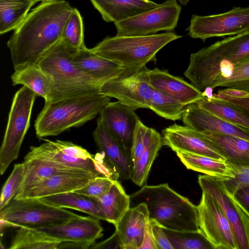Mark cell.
I'll return each instance as SVG.
<instances>
[{
	"label": "cell",
	"instance_id": "obj_9",
	"mask_svg": "<svg viewBox=\"0 0 249 249\" xmlns=\"http://www.w3.org/2000/svg\"><path fill=\"white\" fill-rule=\"evenodd\" d=\"M36 95L23 86L15 93L8 115L0 149V173L3 175L18 158L24 138L30 126L33 107Z\"/></svg>",
	"mask_w": 249,
	"mask_h": 249
},
{
	"label": "cell",
	"instance_id": "obj_35",
	"mask_svg": "<svg viewBox=\"0 0 249 249\" xmlns=\"http://www.w3.org/2000/svg\"><path fill=\"white\" fill-rule=\"evenodd\" d=\"M173 249H215L200 229L197 231H176L163 228Z\"/></svg>",
	"mask_w": 249,
	"mask_h": 249
},
{
	"label": "cell",
	"instance_id": "obj_12",
	"mask_svg": "<svg viewBox=\"0 0 249 249\" xmlns=\"http://www.w3.org/2000/svg\"><path fill=\"white\" fill-rule=\"evenodd\" d=\"M186 30L191 37L203 42L210 37L240 34L249 30V6L233 7L216 15H193Z\"/></svg>",
	"mask_w": 249,
	"mask_h": 249
},
{
	"label": "cell",
	"instance_id": "obj_42",
	"mask_svg": "<svg viewBox=\"0 0 249 249\" xmlns=\"http://www.w3.org/2000/svg\"><path fill=\"white\" fill-rule=\"evenodd\" d=\"M235 172L233 178H221L227 191L231 195L239 189L249 186V167L233 166Z\"/></svg>",
	"mask_w": 249,
	"mask_h": 249
},
{
	"label": "cell",
	"instance_id": "obj_1",
	"mask_svg": "<svg viewBox=\"0 0 249 249\" xmlns=\"http://www.w3.org/2000/svg\"><path fill=\"white\" fill-rule=\"evenodd\" d=\"M73 9L64 0L46 1L28 14L7 43L15 70L37 64L61 39Z\"/></svg>",
	"mask_w": 249,
	"mask_h": 249
},
{
	"label": "cell",
	"instance_id": "obj_49",
	"mask_svg": "<svg viewBox=\"0 0 249 249\" xmlns=\"http://www.w3.org/2000/svg\"><path fill=\"white\" fill-rule=\"evenodd\" d=\"M218 93L227 96L232 98H244L249 97V92L243 90L227 88L219 90Z\"/></svg>",
	"mask_w": 249,
	"mask_h": 249
},
{
	"label": "cell",
	"instance_id": "obj_24",
	"mask_svg": "<svg viewBox=\"0 0 249 249\" xmlns=\"http://www.w3.org/2000/svg\"><path fill=\"white\" fill-rule=\"evenodd\" d=\"M106 22H119L153 9L160 4L150 0H90Z\"/></svg>",
	"mask_w": 249,
	"mask_h": 249
},
{
	"label": "cell",
	"instance_id": "obj_41",
	"mask_svg": "<svg viewBox=\"0 0 249 249\" xmlns=\"http://www.w3.org/2000/svg\"><path fill=\"white\" fill-rule=\"evenodd\" d=\"M150 129V127L143 124L140 119L138 121L131 149L133 163L140 158L145 149Z\"/></svg>",
	"mask_w": 249,
	"mask_h": 249
},
{
	"label": "cell",
	"instance_id": "obj_39",
	"mask_svg": "<svg viewBox=\"0 0 249 249\" xmlns=\"http://www.w3.org/2000/svg\"><path fill=\"white\" fill-rule=\"evenodd\" d=\"M25 169V165L23 162L14 165L10 175L1 190L0 210L4 208L18 192L24 178Z\"/></svg>",
	"mask_w": 249,
	"mask_h": 249
},
{
	"label": "cell",
	"instance_id": "obj_16",
	"mask_svg": "<svg viewBox=\"0 0 249 249\" xmlns=\"http://www.w3.org/2000/svg\"><path fill=\"white\" fill-rule=\"evenodd\" d=\"M145 78L155 90L178 101L184 106L197 103L204 98L203 92L183 78L171 74L167 70L146 69Z\"/></svg>",
	"mask_w": 249,
	"mask_h": 249
},
{
	"label": "cell",
	"instance_id": "obj_37",
	"mask_svg": "<svg viewBox=\"0 0 249 249\" xmlns=\"http://www.w3.org/2000/svg\"><path fill=\"white\" fill-rule=\"evenodd\" d=\"M62 39L78 51L87 48L84 43L82 18L76 8L73 9L65 24Z\"/></svg>",
	"mask_w": 249,
	"mask_h": 249
},
{
	"label": "cell",
	"instance_id": "obj_21",
	"mask_svg": "<svg viewBox=\"0 0 249 249\" xmlns=\"http://www.w3.org/2000/svg\"><path fill=\"white\" fill-rule=\"evenodd\" d=\"M23 162L26 168L24 178L18 192L14 197L19 196L40 182L56 175L92 173L58 164L36 155L30 151L25 156Z\"/></svg>",
	"mask_w": 249,
	"mask_h": 249
},
{
	"label": "cell",
	"instance_id": "obj_29",
	"mask_svg": "<svg viewBox=\"0 0 249 249\" xmlns=\"http://www.w3.org/2000/svg\"><path fill=\"white\" fill-rule=\"evenodd\" d=\"M14 86L22 85L33 91L37 96L47 101L52 84L49 74L38 64L30 65L15 70L11 77Z\"/></svg>",
	"mask_w": 249,
	"mask_h": 249
},
{
	"label": "cell",
	"instance_id": "obj_3",
	"mask_svg": "<svg viewBox=\"0 0 249 249\" xmlns=\"http://www.w3.org/2000/svg\"><path fill=\"white\" fill-rule=\"evenodd\" d=\"M111 97L99 93L45 102L35 123L37 137L57 136L99 115Z\"/></svg>",
	"mask_w": 249,
	"mask_h": 249
},
{
	"label": "cell",
	"instance_id": "obj_43",
	"mask_svg": "<svg viewBox=\"0 0 249 249\" xmlns=\"http://www.w3.org/2000/svg\"><path fill=\"white\" fill-rule=\"evenodd\" d=\"M149 221L157 249H173L163 227L154 220L149 219Z\"/></svg>",
	"mask_w": 249,
	"mask_h": 249
},
{
	"label": "cell",
	"instance_id": "obj_44",
	"mask_svg": "<svg viewBox=\"0 0 249 249\" xmlns=\"http://www.w3.org/2000/svg\"><path fill=\"white\" fill-rule=\"evenodd\" d=\"M233 198L249 217V186L237 190L233 195Z\"/></svg>",
	"mask_w": 249,
	"mask_h": 249
},
{
	"label": "cell",
	"instance_id": "obj_10",
	"mask_svg": "<svg viewBox=\"0 0 249 249\" xmlns=\"http://www.w3.org/2000/svg\"><path fill=\"white\" fill-rule=\"evenodd\" d=\"M146 65L124 67L115 77L103 83L99 92L115 98L134 110L149 108L153 89L145 78Z\"/></svg>",
	"mask_w": 249,
	"mask_h": 249
},
{
	"label": "cell",
	"instance_id": "obj_5",
	"mask_svg": "<svg viewBox=\"0 0 249 249\" xmlns=\"http://www.w3.org/2000/svg\"><path fill=\"white\" fill-rule=\"evenodd\" d=\"M173 32L144 36H107L90 49L94 53L123 67L156 61L157 53L169 43L181 38Z\"/></svg>",
	"mask_w": 249,
	"mask_h": 249
},
{
	"label": "cell",
	"instance_id": "obj_4",
	"mask_svg": "<svg viewBox=\"0 0 249 249\" xmlns=\"http://www.w3.org/2000/svg\"><path fill=\"white\" fill-rule=\"evenodd\" d=\"M78 51L61 38L37 63L52 80L45 102L99 93L101 85L74 64L73 58Z\"/></svg>",
	"mask_w": 249,
	"mask_h": 249
},
{
	"label": "cell",
	"instance_id": "obj_22",
	"mask_svg": "<svg viewBox=\"0 0 249 249\" xmlns=\"http://www.w3.org/2000/svg\"><path fill=\"white\" fill-rule=\"evenodd\" d=\"M149 220L148 210L144 203L130 207L114 225L119 237L120 249H139Z\"/></svg>",
	"mask_w": 249,
	"mask_h": 249
},
{
	"label": "cell",
	"instance_id": "obj_32",
	"mask_svg": "<svg viewBox=\"0 0 249 249\" xmlns=\"http://www.w3.org/2000/svg\"><path fill=\"white\" fill-rule=\"evenodd\" d=\"M205 110L233 124L249 129V113L237 106L213 96L196 103Z\"/></svg>",
	"mask_w": 249,
	"mask_h": 249
},
{
	"label": "cell",
	"instance_id": "obj_51",
	"mask_svg": "<svg viewBox=\"0 0 249 249\" xmlns=\"http://www.w3.org/2000/svg\"><path fill=\"white\" fill-rule=\"evenodd\" d=\"M38 1H53V0H37Z\"/></svg>",
	"mask_w": 249,
	"mask_h": 249
},
{
	"label": "cell",
	"instance_id": "obj_27",
	"mask_svg": "<svg viewBox=\"0 0 249 249\" xmlns=\"http://www.w3.org/2000/svg\"><path fill=\"white\" fill-rule=\"evenodd\" d=\"M93 199L104 213L106 221L115 225L130 208V198L116 180L103 196Z\"/></svg>",
	"mask_w": 249,
	"mask_h": 249
},
{
	"label": "cell",
	"instance_id": "obj_45",
	"mask_svg": "<svg viewBox=\"0 0 249 249\" xmlns=\"http://www.w3.org/2000/svg\"><path fill=\"white\" fill-rule=\"evenodd\" d=\"M95 249L120 248V240L118 233L115 231L114 233L104 241L94 243L90 248Z\"/></svg>",
	"mask_w": 249,
	"mask_h": 249
},
{
	"label": "cell",
	"instance_id": "obj_17",
	"mask_svg": "<svg viewBox=\"0 0 249 249\" xmlns=\"http://www.w3.org/2000/svg\"><path fill=\"white\" fill-rule=\"evenodd\" d=\"M61 241L91 242L103 236L99 220L92 216L78 215L68 221L48 226L33 228Z\"/></svg>",
	"mask_w": 249,
	"mask_h": 249
},
{
	"label": "cell",
	"instance_id": "obj_15",
	"mask_svg": "<svg viewBox=\"0 0 249 249\" xmlns=\"http://www.w3.org/2000/svg\"><path fill=\"white\" fill-rule=\"evenodd\" d=\"M163 145L175 152L206 156L226 161L219 149L202 132L185 125L174 124L162 131Z\"/></svg>",
	"mask_w": 249,
	"mask_h": 249
},
{
	"label": "cell",
	"instance_id": "obj_33",
	"mask_svg": "<svg viewBox=\"0 0 249 249\" xmlns=\"http://www.w3.org/2000/svg\"><path fill=\"white\" fill-rule=\"evenodd\" d=\"M37 0H0V33L15 30Z\"/></svg>",
	"mask_w": 249,
	"mask_h": 249
},
{
	"label": "cell",
	"instance_id": "obj_20",
	"mask_svg": "<svg viewBox=\"0 0 249 249\" xmlns=\"http://www.w3.org/2000/svg\"><path fill=\"white\" fill-rule=\"evenodd\" d=\"M92 135L101 152L117 171L119 178L130 179L133 166L131 151L125 148L113 136L100 116L97 118L96 127Z\"/></svg>",
	"mask_w": 249,
	"mask_h": 249
},
{
	"label": "cell",
	"instance_id": "obj_38",
	"mask_svg": "<svg viewBox=\"0 0 249 249\" xmlns=\"http://www.w3.org/2000/svg\"><path fill=\"white\" fill-rule=\"evenodd\" d=\"M217 87L249 92V57L234 65L231 75L228 78L221 79L216 82L214 88Z\"/></svg>",
	"mask_w": 249,
	"mask_h": 249
},
{
	"label": "cell",
	"instance_id": "obj_34",
	"mask_svg": "<svg viewBox=\"0 0 249 249\" xmlns=\"http://www.w3.org/2000/svg\"><path fill=\"white\" fill-rule=\"evenodd\" d=\"M19 228L9 249H57L60 241L33 228Z\"/></svg>",
	"mask_w": 249,
	"mask_h": 249
},
{
	"label": "cell",
	"instance_id": "obj_6",
	"mask_svg": "<svg viewBox=\"0 0 249 249\" xmlns=\"http://www.w3.org/2000/svg\"><path fill=\"white\" fill-rule=\"evenodd\" d=\"M249 57V30L204 47L191 53L188 69L198 81L212 85L220 75V64L227 61L233 65Z\"/></svg>",
	"mask_w": 249,
	"mask_h": 249
},
{
	"label": "cell",
	"instance_id": "obj_14",
	"mask_svg": "<svg viewBox=\"0 0 249 249\" xmlns=\"http://www.w3.org/2000/svg\"><path fill=\"white\" fill-rule=\"evenodd\" d=\"M199 229L215 249H237L233 233L217 202L208 193L202 191L197 206Z\"/></svg>",
	"mask_w": 249,
	"mask_h": 249
},
{
	"label": "cell",
	"instance_id": "obj_7",
	"mask_svg": "<svg viewBox=\"0 0 249 249\" xmlns=\"http://www.w3.org/2000/svg\"><path fill=\"white\" fill-rule=\"evenodd\" d=\"M37 146H31L33 153L48 160L71 168L84 170L101 177L118 180L119 175L105 154L93 155L86 149L71 142L44 139Z\"/></svg>",
	"mask_w": 249,
	"mask_h": 249
},
{
	"label": "cell",
	"instance_id": "obj_30",
	"mask_svg": "<svg viewBox=\"0 0 249 249\" xmlns=\"http://www.w3.org/2000/svg\"><path fill=\"white\" fill-rule=\"evenodd\" d=\"M39 199L53 206L74 209L89 214L99 220L106 221L104 213L93 199L73 191L49 196Z\"/></svg>",
	"mask_w": 249,
	"mask_h": 249
},
{
	"label": "cell",
	"instance_id": "obj_25",
	"mask_svg": "<svg viewBox=\"0 0 249 249\" xmlns=\"http://www.w3.org/2000/svg\"><path fill=\"white\" fill-rule=\"evenodd\" d=\"M75 65L82 71L98 82L101 86L115 77L123 67L102 57L86 48L79 50L73 58Z\"/></svg>",
	"mask_w": 249,
	"mask_h": 249
},
{
	"label": "cell",
	"instance_id": "obj_11",
	"mask_svg": "<svg viewBox=\"0 0 249 249\" xmlns=\"http://www.w3.org/2000/svg\"><path fill=\"white\" fill-rule=\"evenodd\" d=\"M181 11L177 0H167L157 7L114 23L117 36H144L158 32H172L176 28Z\"/></svg>",
	"mask_w": 249,
	"mask_h": 249
},
{
	"label": "cell",
	"instance_id": "obj_23",
	"mask_svg": "<svg viewBox=\"0 0 249 249\" xmlns=\"http://www.w3.org/2000/svg\"><path fill=\"white\" fill-rule=\"evenodd\" d=\"M97 177L92 173H70L53 176L14 199L40 198L47 196L73 192Z\"/></svg>",
	"mask_w": 249,
	"mask_h": 249
},
{
	"label": "cell",
	"instance_id": "obj_47",
	"mask_svg": "<svg viewBox=\"0 0 249 249\" xmlns=\"http://www.w3.org/2000/svg\"><path fill=\"white\" fill-rule=\"evenodd\" d=\"M213 96L226 101L231 104L238 106L249 113V97L244 98H232L219 93L213 94Z\"/></svg>",
	"mask_w": 249,
	"mask_h": 249
},
{
	"label": "cell",
	"instance_id": "obj_19",
	"mask_svg": "<svg viewBox=\"0 0 249 249\" xmlns=\"http://www.w3.org/2000/svg\"><path fill=\"white\" fill-rule=\"evenodd\" d=\"M184 125L200 132H212L238 137L249 141V129L233 124L192 103L183 113Z\"/></svg>",
	"mask_w": 249,
	"mask_h": 249
},
{
	"label": "cell",
	"instance_id": "obj_18",
	"mask_svg": "<svg viewBox=\"0 0 249 249\" xmlns=\"http://www.w3.org/2000/svg\"><path fill=\"white\" fill-rule=\"evenodd\" d=\"M135 111L118 101L110 102L99 114L113 136L130 151L135 130L140 120Z\"/></svg>",
	"mask_w": 249,
	"mask_h": 249
},
{
	"label": "cell",
	"instance_id": "obj_8",
	"mask_svg": "<svg viewBox=\"0 0 249 249\" xmlns=\"http://www.w3.org/2000/svg\"><path fill=\"white\" fill-rule=\"evenodd\" d=\"M79 215L38 198L13 199L0 210L4 227L37 228L66 222Z\"/></svg>",
	"mask_w": 249,
	"mask_h": 249
},
{
	"label": "cell",
	"instance_id": "obj_31",
	"mask_svg": "<svg viewBox=\"0 0 249 249\" xmlns=\"http://www.w3.org/2000/svg\"><path fill=\"white\" fill-rule=\"evenodd\" d=\"M163 145L162 136L155 129L150 128L145 149L133 163L130 179L137 185H145L153 162Z\"/></svg>",
	"mask_w": 249,
	"mask_h": 249
},
{
	"label": "cell",
	"instance_id": "obj_28",
	"mask_svg": "<svg viewBox=\"0 0 249 249\" xmlns=\"http://www.w3.org/2000/svg\"><path fill=\"white\" fill-rule=\"evenodd\" d=\"M176 153L188 169L220 178H233L235 176L233 165L227 161L190 153Z\"/></svg>",
	"mask_w": 249,
	"mask_h": 249
},
{
	"label": "cell",
	"instance_id": "obj_46",
	"mask_svg": "<svg viewBox=\"0 0 249 249\" xmlns=\"http://www.w3.org/2000/svg\"><path fill=\"white\" fill-rule=\"evenodd\" d=\"M157 249L149 220L146 224L142 243L139 249Z\"/></svg>",
	"mask_w": 249,
	"mask_h": 249
},
{
	"label": "cell",
	"instance_id": "obj_40",
	"mask_svg": "<svg viewBox=\"0 0 249 249\" xmlns=\"http://www.w3.org/2000/svg\"><path fill=\"white\" fill-rule=\"evenodd\" d=\"M115 180L108 177H97L73 192L89 198L98 197L107 193Z\"/></svg>",
	"mask_w": 249,
	"mask_h": 249
},
{
	"label": "cell",
	"instance_id": "obj_2",
	"mask_svg": "<svg viewBox=\"0 0 249 249\" xmlns=\"http://www.w3.org/2000/svg\"><path fill=\"white\" fill-rule=\"evenodd\" d=\"M130 198V207L144 203L149 219L155 220L163 228L176 231L200 230L197 206L172 189L168 183L144 185Z\"/></svg>",
	"mask_w": 249,
	"mask_h": 249
},
{
	"label": "cell",
	"instance_id": "obj_36",
	"mask_svg": "<svg viewBox=\"0 0 249 249\" xmlns=\"http://www.w3.org/2000/svg\"><path fill=\"white\" fill-rule=\"evenodd\" d=\"M185 107L172 97L153 89L149 109L159 116L172 121L179 120L182 119Z\"/></svg>",
	"mask_w": 249,
	"mask_h": 249
},
{
	"label": "cell",
	"instance_id": "obj_13",
	"mask_svg": "<svg viewBox=\"0 0 249 249\" xmlns=\"http://www.w3.org/2000/svg\"><path fill=\"white\" fill-rule=\"evenodd\" d=\"M198 182L202 191L217 202L233 233L237 249H249V217L227 190L220 178L199 175Z\"/></svg>",
	"mask_w": 249,
	"mask_h": 249
},
{
	"label": "cell",
	"instance_id": "obj_50",
	"mask_svg": "<svg viewBox=\"0 0 249 249\" xmlns=\"http://www.w3.org/2000/svg\"><path fill=\"white\" fill-rule=\"evenodd\" d=\"M182 5H186L190 0H177Z\"/></svg>",
	"mask_w": 249,
	"mask_h": 249
},
{
	"label": "cell",
	"instance_id": "obj_48",
	"mask_svg": "<svg viewBox=\"0 0 249 249\" xmlns=\"http://www.w3.org/2000/svg\"><path fill=\"white\" fill-rule=\"evenodd\" d=\"M94 244L91 242L61 241L59 242L57 249H89Z\"/></svg>",
	"mask_w": 249,
	"mask_h": 249
},
{
	"label": "cell",
	"instance_id": "obj_26",
	"mask_svg": "<svg viewBox=\"0 0 249 249\" xmlns=\"http://www.w3.org/2000/svg\"><path fill=\"white\" fill-rule=\"evenodd\" d=\"M219 149L233 166L249 167V141L229 135L202 132Z\"/></svg>",
	"mask_w": 249,
	"mask_h": 249
}]
</instances>
